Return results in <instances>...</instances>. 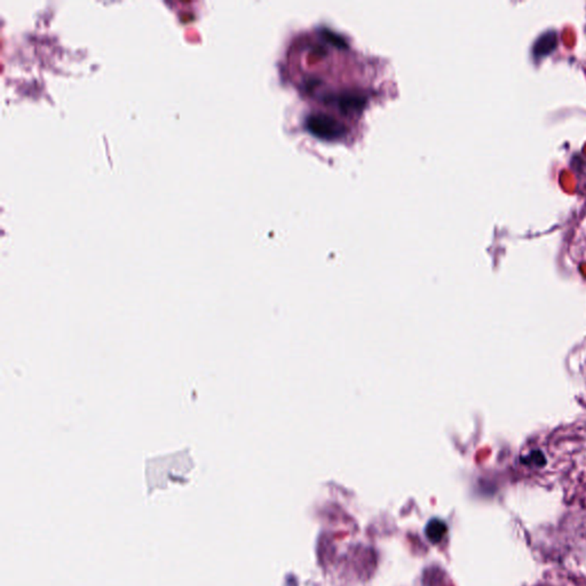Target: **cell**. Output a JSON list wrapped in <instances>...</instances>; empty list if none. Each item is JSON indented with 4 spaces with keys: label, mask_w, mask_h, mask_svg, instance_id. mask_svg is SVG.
Wrapping results in <instances>:
<instances>
[{
    "label": "cell",
    "mask_w": 586,
    "mask_h": 586,
    "mask_svg": "<svg viewBox=\"0 0 586 586\" xmlns=\"http://www.w3.org/2000/svg\"><path fill=\"white\" fill-rule=\"evenodd\" d=\"M559 37L558 34L554 30H548L543 32L541 36H538V38L535 40L533 45V58L536 61L548 58L551 56L552 53L554 52L558 47Z\"/></svg>",
    "instance_id": "cell-1"
},
{
    "label": "cell",
    "mask_w": 586,
    "mask_h": 586,
    "mask_svg": "<svg viewBox=\"0 0 586 586\" xmlns=\"http://www.w3.org/2000/svg\"><path fill=\"white\" fill-rule=\"evenodd\" d=\"M522 461H524V464L529 465V463L531 464L537 465V466H541V465L545 464V458L541 452H533L530 456H528V457L522 458Z\"/></svg>",
    "instance_id": "cell-2"
}]
</instances>
